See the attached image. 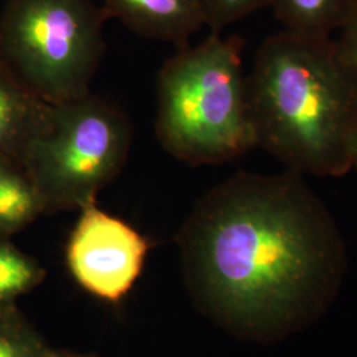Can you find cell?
Instances as JSON below:
<instances>
[{"label": "cell", "mask_w": 357, "mask_h": 357, "mask_svg": "<svg viewBox=\"0 0 357 357\" xmlns=\"http://www.w3.org/2000/svg\"><path fill=\"white\" fill-rule=\"evenodd\" d=\"M354 0H270L283 31L326 38L340 29L351 13Z\"/></svg>", "instance_id": "obj_10"}, {"label": "cell", "mask_w": 357, "mask_h": 357, "mask_svg": "<svg viewBox=\"0 0 357 357\" xmlns=\"http://www.w3.org/2000/svg\"><path fill=\"white\" fill-rule=\"evenodd\" d=\"M43 215L44 204L26 168L0 153V234L13 237Z\"/></svg>", "instance_id": "obj_9"}, {"label": "cell", "mask_w": 357, "mask_h": 357, "mask_svg": "<svg viewBox=\"0 0 357 357\" xmlns=\"http://www.w3.org/2000/svg\"><path fill=\"white\" fill-rule=\"evenodd\" d=\"M53 105L43 101L0 63V153L22 163L29 143L50 126Z\"/></svg>", "instance_id": "obj_8"}, {"label": "cell", "mask_w": 357, "mask_h": 357, "mask_svg": "<svg viewBox=\"0 0 357 357\" xmlns=\"http://www.w3.org/2000/svg\"><path fill=\"white\" fill-rule=\"evenodd\" d=\"M205 26L213 32L236 23L243 17L268 7L270 0H199Z\"/></svg>", "instance_id": "obj_13"}, {"label": "cell", "mask_w": 357, "mask_h": 357, "mask_svg": "<svg viewBox=\"0 0 357 357\" xmlns=\"http://www.w3.org/2000/svg\"><path fill=\"white\" fill-rule=\"evenodd\" d=\"M351 165L357 169V128L351 141Z\"/></svg>", "instance_id": "obj_15"}, {"label": "cell", "mask_w": 357, "mask_h": 357, "mask_svg": "<svg viewBox=\"0 0 357 357\" xmlns=\"http://www.w3.org/2000/svg\"><path fill=\"white\" fill-rule=\"evenodd\" d=\"M131 143V122L113 103L89 93L53 105L50 126L22 158L45 215L97 203L126 165Z\"/></svg>", "instance_id": "obj_5"}, {"label": "cell", "mask_w": 357, "mask_h": 357, "mask_svg": "<svg viewBox=\"0 0 357 357\" xmlns=\"http://www.w3.org/2000/svg\"><path fill=\"white\" fill-rule=\"evenodd\" d=\"M149 240L97 203L79 209L65 258L73 280L90 295L119 305L144 268Z\"/></svg>", "instance_id": "obj_6"}, {"label": "cell", "mask_w": 357, "mask_h": 357, "mask_svg": "<svg viewBox=\"0 0 357 357\" xmlns=\"http://www.w3.org/2000/svg\"><path fill=\"white\" fill-rule=\"evenodd\" d=\"M107 17H115L143 38L188 45L204 24L199 0H103Z\"/></svg>", "instance_id": "obj_7"}, {"label": "cell", "mask_w": 357, "mask_h": 357, "mask_svg": "<svg viewBox=\"0 0 357 357\" xmlns=\"http://www.w3.org/2000/svg\"><path fill=\"white\" fill-rule=\"evenodd\" d=\"M156 93L158 141L180 162L218 165L257 146L240 40L213 32L178 50L160 69Z\"/></svg>", "instance_id": "obj_3"}, {"label": "cell", "mask_w": 357, "mask_h": 357, "mask_svg": "<svg viewBox=\"0 0 357 357\" xmlns=\"http://www.w3.org/2000/svg\"><path fill=\"white\" fill-rule=\"evenodd\" d=\"M246 94L257 146L289 171L340 176L352 168L357 76L333 40L287 31L265 38Z\"/></svg>", "instance_id": "obj_2"}, {"label": "cell", "mask_w": 357, "mask_h": 357, "mask_svg": "<svg viewBox=\"0 0 357 357\" xmlns=\"http://www.w3.org/2000/svg\"><path fill=\"white\" fill-rule=\"evenodd\" d=\"M195 303L238 336L287 326L333 281L342 243L331 217L293 171L238 172L196 203L176 236Z\"/></svg>", "instance_id": "obj_1"}, {"label": "cell", "mask_w": 357, "mask_h": 357, "mask_svg": "<svg viewBox=\"0 0 357 357\" xmlns=\"http://www.w3.org/2000/svg\"><path fill=\"white\" fill-rule=\"evenodd\" d=\"M47 277L36 258L20 250L10 236L0 234V306L13 305Z\"/></svg>", "instance_id": "obj_11"}, {"label": "cell", "mask_w": 357, "mask_h": 357, "mask_svg": "<svg viewBox=\"0 0 357 357\" xmlns=\"http://www.w3.org/2000/svg\"><path fill=\"white\" fill-rule=\"evenodd\" d=\"M335 43L342 59L357 76V0H354L351 13L340 28V38Z\"/></svg>", "instance_id": "obj_14"}, {"label": "cell", "mask_w": 357, "mask_h": 357, "mask_svg": "<svg viewBox=\"0 0 357 357\" xmlns=\"http://www.w3.org/2000/svg\"><path fill=\"white\" fill-rule=\"evenodd\" d=\"M52 357H96L90 355H82V354H76L70 351H64V349H54Z\"/></svg>", "instance_id": "obj_16"}, {"label": "cell", "mask_w": 357, "mask_h": 357, "mask_svg": "<svg viewBox=\"0 0 357 357\" xmlns=\"http://www.w3.org/2000/svg\"><path fill=\"white\" fill-rule=\"evenodd\" d=\"M53 351L16 303L0 306V357H52Z\"/></svg>", "instance_id": "obj_12"}, {"label": "cell", "mask_w": 357, "mask_h": 357, "mask_svg": "<svg viewBox=\"0 0 357 357\" xmlns=\"http://www.w3.org/2000/svg\"><path fill=\"white\" fill-rule=\"evenodd\" d=\"M106 19L91 0H7L0 63L50 105L79 100L102 60Z\"/></svg>", "instance_id": "obj_4"}]
</instances>
